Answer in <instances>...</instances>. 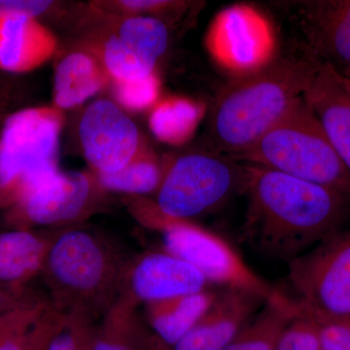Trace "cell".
<instances>
[{
  "instance_id": "35",
  "label": "cell",
  "mask_w": 350,
  "mask_h": 350,
  "mask_svg": "<svg viewBox=\"0 0 350 350\" xmlns=\"http://www.w3.org/2000/svg\"><path fill=\"white\" fill-rule=\"evenodd\" d=\"M142 350H172V347L163 342L152 332L146 330L142 340Z\"/></svg>"
},
{
  "instance_id": "21",
  "label": "cell",
  "mask_w": 350,
  "mask_h": 350,
  "mask_svg": "<svg viewBox=\"0 0 350 350\" xmlns=\"http://www.w3.org/2000/svg\"><path fill=\"white\" fill-rule=\"evenodd\" d=\"M163 170L155 154L144 144L123 169L114 174H96V177L101 187L107 190L144 195L157 192Z\"/></svg>"
},
{
  "instance_id": "7",
  "label": "cell",
  "mask_w": 350,
  "mask_h": 350,
  "mask_svg": "<svg viewBox=\"0 0 350 350\" xmlns=\"http://www.w3.org/2000/svg\"><path fill=\"white\" fill-rule=\"evenodd\" d=\"M246 167L220 153L178 157L163 170L156 208L167 217L189 220L211 213L243 191Z\"/></svg>"
},
{
  "instance_id": "26",
  "label": "cell",
  "mask_w": 350,
  "mask_h": 350,
  "mask_svg": "<svg viewBox=\"0 0 350 350\" xmlns=\"http://www.w3.org/2000/svg\"><path fill=\"white\" fill-rule=\"evenodd\" d=\"M299 304L314 321L321 350H350V317L327 314Z\"/></svg>"
},
{
  "instance_id": "24",
  "label": "cell",
  "mask_w": 350,
  "mask_h": 350,
  "mask_svg": "<svg viewBox=\"0 0 350 350\" xmlns=\"http://www.w3.org/2000/svg\"><path fill=\"white\" fill-rule=\"evenodd\" d=\"M103 66L114 82L133 81L155 75V66L146 63L117 36H110L105 43Z\"/></svg>"
},
{
  "instance_id": "30",
  "label": "cell",
  "mask_w": 350,
  "mask_h": 350,
  "mask_svg": "<svg viewBox=\"0 0 350 350\" xmlns=\"http://www.w3.org/2000/svg\"><path fill=\"white\" fill-rule=\"evenodd\" d=\"M66 315L49 301V305L32 326L25 350H47L51 338L63 324Z\"/></svg>"
},
{
  "instance_id": "9",
  "label": "cell",
  "mask_w": 350,
  "mask_h": 350,
  "mask_svg": "<svg viewBox=\"0 0 350 350\" xmlns=\"http://www.w3.org/2000/svg\"><path fill=\"white\" fill-rule=\"evenodd\" d=\"M80 140L96 174H114L130 162L142 146L137 126L111 100H98L83 113Z\"/></svg>"
},
{
  "instance_id": "25",
  "label": "cell",
  "mask_w": 350,
  "mask_h": 350,
  "mask_svg": "<svg viewBox=\"0 0 350 350\" xmlns=\"http://www.w3.org/2000/svg\"><path fill=\"white\" fill-rule=\"evenodd\" d=\"M98 325L96 319L83 312L66 313L48 345L47 350H92Z\"/></svg>"
},
{
  "instance_id": "27",
  "label": "cell",
  "mask_w": 350,
  "mask_h": 350,
  "mask_svg": "<svg viewBox=\"0 0 350 350\" xmlns=\"http://www.w3.org/2000/svg\"><path fill=\"white\" fill-rule=\"evenodd\" d=\"M299 308L300 312L282 332L275 350H321L314 321L300 304Z\"/></svg>"
},
{
  "instance_id": "3",
  "label": "cell",
  "mask_w": 350,
  "mask_h": 350,
  "mask_svg": "<svg viewBox=\"0 0 350 350\" xmlns=\"http://www.w3.org/2000/svg\"><path fill=\"white\" fill-rule=\"evenodd\" d=\"M129 264L108 239L72 229L54 237L41 273L52 306L96 319L121 295Z\"/></svg>"
},
{
  "instance_id": "32",
  "label": "cell",
  "mask_w": 350,
  "mask_h": 350,
  "mask_svg": "<svg viewBox=\"0 0 350 350\" xmlns=\"http://www.w3.org/2000/svg\"><path fill=\"white\" fill-rule=\"evenodd\" d=\"M31 294L25 287H8L0 285V314L12 310Z\"/></svg>"
},
{
  "instance_id": "12",
  "label": "cell",
  "mask_w": 350,
  "mask_h": 350,
  "mask_svg": "<svg viewBox=\"0 0 350 350\" xmlns=\"http://www.w3.org/2000/svg\"><path fill=\"white\" fill-rule=\"evenodd\" d=\"M308 49L350 80V0L298 2Z\"/></svg>"
},
{
  "instance_id": "16",
  "label": "cell",
  "mask_w": 350,
  "mask_h": 350,
  "mask_svg": "<svg viewBox=\"0 0 350 350\" xmlns=\"http://www.w3.org/2000/svg\"><path fill=\"white\" fill-rule=\"evenodd\" d=\"M53 239L27 229L0 234V285L25 287L42 273Z\"/></svg>"
},
{
  "instance_id": "34",
  "label": "cell",
  "mask_w": 350,
  "mask_h": 350,
  "mask_svg": "<svg viewBox=\"0 0 350 350\" xmlns=\"http://www.w3.org/2000/svg\"><path fill=\"white\" fill-rule=\"evenodd\" d=\"M177 2L158 1V0H131L122 1V5L135 11H147V12H162L167 9L177 5Z\"/></svg>"
},
{
  "instance_id": "19",
  "label": "cell",
  "mask_w": 350,
  "mask_h": 350,
  "mask_svg": "<svg viewBox=\"0 0 350 350\" xmlns=\"http://www.w3.org/2000/svg\"><path fill=\"white\" fill-rule=\"evenodd\" d=\"M300 312L298 301H268L224 350H275L282 332Z\"/></svg>"
},
{
  "instance_id": "20",
  "label": "cell",
  "mask_w": 350,
  "mask_h": 350,
  "mask_svg": "<svg viewBox=\"0 0 350 350\" xmlns=\"http://www.w3.org/2000/svg\"><path fill=\"white\" fill-rule=\"evenodd\" d=\"M137 306L120 295L103 315L92 350H142L146 329L138 319Z\"/></svg>"
},
{
  "instance_id": "6",
  "label": "cell",
  "mask_w": 350,
  "mask_h": 350,
  "mask_svg": "<svg viewBox=\"0 0 350 350\" xmlns=\"http://www.w3.org/2000/svg\"><path fill=\"white\" fill-rule=\"evenodd\" d=\"M144 222L161 232L163 250L192 265L208 284L250 292L273 303L292 301L257 275L236 248L215 232L189 220L167 217L154 204Z\"/></svg>"
},
{
  "instance_id": "5",
  "label": "cell",
  "mask_w": 350,
  "mask_h": 350,
  "mask_svg": "<svg viewBox=\"0 0 350 350\" xmlns=\"http://www.w3.org/2000/svg\"><path fill=\"white\" fill-rule=\"evenodd\" d=\"M64 116L57 107L14 112L0 133V202L16 204L59 172Z\"/></svg>"
},
{
  "instance_id": "1",
  "label": "cell",
  "mask_w": 350,
  "mask_h": 350,
  "mask_svg": "<svg viewBox=\"0 0 350 350\" xmlns=\"http://www.w3.org/2000/svg\"><path fill=\"white\" fill-rule=\"evenodd\" d=\"M245 167L243 239L253 250L289 262L342 231L350 216L347 196L267 167Z\"/></svg>"
},
{
  "instance_id": "28",
  "label": "cell",
  "mask_w": 350,
  "mask_h": 350,
  "mask_svg": "<svg viewBox=\"0 0 350 350\" xmlns=\"http://www.w3.org/2000/svg\"><path fill=\"white\" fill-rule=\"evenodd\" d=\"M49 301L31 293L20 305L0 314V345L18 329L32 325L46 310Z\"/></svg>"
},
{
  "instance_id": "10",
  "label": "cell",
  "mask_w": 350,
  "mask_h": 350,
  "mask_svg": "<svg viewBox=\"0 0 350 350\" xmlns=\"http://www.w3.org/2000/svg\"><path fill=\"white\" fill-rule=\"evenodd\" d=\"M207 284L206 278L192 265L163 250L130 262L121 294L137 305H145L204 291Z\"/></svg>"
},
{
  "instance_id": "23",
  "label": "cell",
  "mask_w": 350,
  "mask_h": 350,
  "mask_svg": "<svg viewBox=\"0 0 350 350\" xmlns=\"http://www.w3.org/2000/svg\"><path fill=\"white\" fill-rule=\"evenodd\" d=\"M199 109L190 101L167 100L159 103L150 116V128L162 142L181 144L194 130Z\"/></svg>"
},
{
  "instance_id": "18",
  "label": "cell",
  "mask_w": 350,
  "mask_h": 350,
  "mask_svg": "<svg viewBox=\"0 0 350 350\" xmlns=\"http://www.w3.org/2000/svg\"><path fill=\"white\" fill-rule=\"evenodd\" d=\"M105 66L86 53H71L57 64L55 72L54 100L59 109L82 105L107 84Z\"/></svg>"
},
{
  "instance_id": "33",
  "label": "cell",
  "mask_w": 350,
  "mask_h": 350,
  "mask_svg": "<svg viewBox=\"0 0 350 350\" xmlns=\"http://www.w3.org/2000/svg\"><path fill=\"white\" fill-rule=\"evenodd\" d=\"M17 100V94L12 83L8 80L0 78V121L4 122L8 118L9 109L12 107L14 103Z\"/></svg>"
},
{
  "instance_id": "13",
  "label": "cell",
  "mask_w": 350,
  "mask_h": 350,
  "mask_svg": "<svg viewBox=\"0 0 350 350\" xmlns=\"http://www.w3.org/2000/svg\"><path fill=\"white\" fill-rule=\"evenodd\" d=\"M266 303L250 292L219 290L211 308L172 350H224Z\"/></svg>"
},
{
  "instance_id": "17",
  "label": "cell",
  "mask_w": 350,
  "mask_h": 350,
  "mask_svg": "<svg viewBox=\"0 0 350 350\" xmlns=\"http://www.w3.org/2000/svg\"><path fill=\"white\" fill-rule=\"evenodd\" d=\"M216 293L206 289L145 304V317L152 333L174 347L211 308Z\"/></svg>"
},
{
  "instance_id": "22",
  "label": "cell",
  "mask_w": 350,
  "mask_h": 350,
  "mask_svg": "<svg viewBox=\"0 0 350 350\" xmlns=\"http://www.w3.org/2000/svg\"><path fill=\"white\" fill-rule=\"evenodd\" d=\"M118 38L146 63L156 66L169 44V31L162 21L153 17H133L126 20Z\"/></svg>"
},
{
  "instance_id": "14",
  "label": "cell",
  "mask_w": 350,
  "mask_h": 350,
  "mask_svg": "<svg viewBox=\"0 0 350 350\" xmlns=\"http://www.w3.org/2000/svg\"><path fill=\"white\" fill-rule=\"evenodd\" d=\"M305 100L350 172V80L322 63Z\"/></svg>"
},
{
  "instance_id": "2",
  "label": "cell",
  "mask_w": 350,
  "mask_h": 350,
  "mask_svg": "<svg viewBox=\"0 0 350 350\" xmlns=\"http://www.w3.org/2000/svg\"><path fill=\"white\" fill-rule=\"evenodd\" d=\"M322 62L310 50L280 57L234 80L218 94L209 116L217 151L238 156L305 98Z\"/></svg>"
},
{
  "instance_id": "31",
  "label": "cell",
  "mask_w": 350,
  "mask_h": 350,
  "mask_svg": "<svg viewBox=\"0 0 350 350\" xmlns=\"http://www.w3.org/2000/svg\"><path fill=\"white\" fill-rule=\"evenodd\" d=\"M52 1L0 0V18L25 17L36 19L52 5Z\"/></svg>"
},
{
  "instance_id": "11",
  "label": "cell",
  "mask_w": 350,
  "mask_h": 350,
  "mask_svg": "<svg viewBox=\"0 0 350 350\" xmlns=\"http://www.w3.org/2000/svg\"><path fill=\"white\" fill-rule=\"evenodd\" d=\"M92 192L93 184L89 175L59 170L14 204V221L23 230L31 225L73 222L84 214Z\"/></svg>"
},
{
  "instance_id": "4",
  "label": "cell",
  "mask_w": 350,
  "mask_h": 350,
  "mask_svg": "<svg viewBox=\"0 0 350 350\" xmlns=\"http://www.w3.org/2000/svg\"><path fill=\"white\" fill-rule=\"evenodd\" d=\"M232 158L334 189L350 198V172L305 98L250 148Z\"/></svg>"
},
{
  "instance_id": "29",
  "label": "cell",
  "mask_w": 350,
  "mask_h": 350,
  "mask_svg": "<svg viewBox=\"0 0 350 350\" xmlns=\"http://www.w3.org/2000/svg\"><path fill=\"white\" fill-rule=\"evenodd\" d=\"M114 92L122 107L129 110H142L155 103L159 81L153 75L144 79L115 82Z\"/></svg>"
},
{
  "instance_id": "8",
  "label": "cell",
  "mask_w": 350,
  "mask_h": 350,
  "mask_svg": "<svg viewBox=\"0 0 350 350\" xmlns=\"http://www.w3.org/2000/svg\"><path fill=\"white\" fill-rule=\"evenodd\" d=\"M298 300L317 312L350 317V231H340L288 262Z\"/></svg>"
},
{
  "instance_id": "15",
  "label": "cell",
  "mask_w": 350,
  "mask_h": 350,
  "mask_svg": "<svg viewBox=\"0 0 350 350\" xmlns=\"http://www.w3.org/2000/svg\"><path fill=\"white\" fill-rule=\"evenodd\" d=\"M57 40L50 29L31 18H0V70L25 73L54 57Z\"/></svg>"
}]
</instances>
